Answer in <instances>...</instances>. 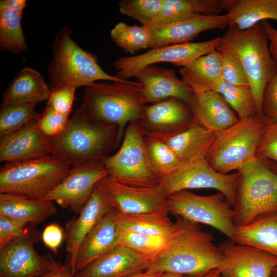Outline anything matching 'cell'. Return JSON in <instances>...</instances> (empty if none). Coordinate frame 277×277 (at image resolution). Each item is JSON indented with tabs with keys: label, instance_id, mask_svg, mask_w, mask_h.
Here are the masks:
<instances>
[{
	"label": "cell",
	"instance_id": "obj_1",
	"mask_svg": "<svg viewBox=\"0 0 277 277\" xmlns=\"http://www.w3.org/2000/svg\"><path fill=\"white\" fill-rule=\"evenodd\" d=\"M176 217V230L147 270L192 275L219 268L222 255L212 235L198 223Z\"/></svg>",
	"mask_w": 277,
	"mask_h": 277
},
{
	"label": "cell",
	"instance_id": "obj_2",
	"mask_svg": "<svg viewBox=\"0 0 277 277\" xmlns=\"http://www.w3.org/2000/svg\"><path fill=\"white\" fill-rule=\"evenodd\" d=\"M122 141L117 127L95 122L80 106L63 131L49 138L50 153L72 167L104 159Z\"/></svg>",
	"mask_w": 277,
	"mask_h": 277
},
{
	"label": "cell",
	"instance_id": "obj_3",
	"mask_svg": "<svg viewBox=\"0 0 277 277\" xmlns=\"http://www.w3.org/2000/svg\"><path fill=\"white\" fill-rule=\"evenodd\" d=\"M145 105L141 85L124 80L86 86L80 107L95 122L117 127L122 140L127 125L138 120Z\"/></svg>",
	"mask_w": 277,
	"mask_h": 277
},
{
	"label": "cell",
	"instance_id": "obj_4",
	"mask_svg": "<svg viewBox=\"0 0 277 277\" xmlns=\"http://www.w3.org/2000/svg\"><path fill=\"white\" fill-rule=\"evenodd\" d=\"M235 227L277 213V163L257 157L238 170Z\"/></svg>",
	"mask_w": 277,
	"mask_h": 277
},
{
	"label": "cell",
	"instance_id": "obj_5",
	"mask_svg": "<svg viewBox=\"0 0 277 277\" xmlns=\"http://www.w3.org/2000/svg\"><path fill=\"white\" fill-rule=\"evenodd\" d=\"M221 45L231 49L239 58L247 77L258 114L262 115L264 89L277 69L262 22L241 30L229 26Z\"/></svg>",
	"mask_w": 277,
	"mask_h": 277
},
{
	"label": "cell",
	"instance_id": "obj_6",
	"mask_svg": "<svg viewBox=\"0 0 277 277\" xmlns=\"http://www.w3.org/2000/svg\"><path fill=\"white\" fill-rule=\"evenodd\" d=\"M72 31L63 27L52 44L53 59L47 68L51 90L70 86H87L99 80L123 81L104 71L95 55L82 49L73 39Z\"/></svg>",
	"mask_w": 277,
	"mask_h": 277
},
{
	"label": "cell",
	"instance_id": "obj_7",
	"mask_svg": "<svg viewBox=\"0 0 277 277\" xmlns=\"http://www.w3.org/2000/svg\"><path fill=\"white\" fill-rule=\"evenodd\" d=\"M71 168L69 164L50 154L28 161L5 163L0 169V193L42 200L62 182Z\"/></svg>",
	"mask_w": 277,
	"mask_h": 277
},
{
	"label": "cell",
	"instance_id": "obj_8",
	"mask_svg": "<svg viewBox=\"0 0 277 277\" xmlns=\"http://www.w3.org/2000/svg\"><path fill=\"white\" fill-rule=\"evenodd\" d=\"M267 120L255 115L239 121L217 133L206 160L216 171L228 174L256 159L267 127Z\"/></svg>",
	"mask_w": 277,
	"mask_h": 277
},
{
	"label": "cell",
	"instance_id": "obj_9",
	"mask_svg": "<svg viewBox=\"0 0 277 277\" xmlns=\"http://www.w3.org/2000/svg\"><path fill=\"white\" fill-rule=\"evenodd\" d=\"M108 176L119 183L137 187H154L161 178L149 161L144 135L137 122L127 125L118 151L103 159Z\"/></svg>",
	"mask_w": 277,
	"mask_h": 277
},
{
	"label": "cell",
	"instance_id": "obj_10",
	"mask_svg": "<svg viewBox=\"0 0 277 277\" xmlns=\"http://www.w3.org/2000/svg\"><path fill=\"white\" fill-rule=\"evenodd\" d=\"M167 202L176 216L210 226L232 240L233 208L221 192L200 195L182 190L169 195Z\"/></svg>",
	"mask_w": 277,
	"mask_h": 277
},
{
	"label": "cell",
	"instance_id": "obj_11",
	"mask_svg": "<svg viewBox=\"0 0 277 277\" xmlns=\"http://www.w3.org/2000/svg\"><path fill=\"white\" fill-rule=\"evenodd\" d=\"M239 174H223L214 170L206 159L182 165L161 179L159 186L167 197L182 190L213 189L223 193L232 207L235 205Z\"/></svg>",
	"mask_w": 277,
	"mask_h": 277
},
{
	"label": "cell",
	"instance_id": "obj_12",
	"mask_svg": "<svg viewBox=\"0 0 277 277\" xmlns=\"http://www.w3.org/2000/svg\"><path fill=\"white\" fill-rule=\"evenodd\" d=\"M221 37L201 42H189L152 48L141 54L122 56L113 66L117 76L123 80L134 76L143 68L161 62L184 67L200 56L215 51L220 45Z\"/></svg>",
	"mask_w": 277,
	"mask_h": 277
},
{
	"label": "cell",
	"instance_id": "obj_13",
	"mask_svg": "<svg viewBox=\"0 0 277 277\" xmlns=\"http://www.w3.org/2000/svg\"><path fill=\"white\" fill-rule=\"evenodd\" d=\"M41 238L34 227L25 236L0 249V277H38L60 264L48 253L40 255L34 244Z\"/></svg>",
	"mask_w": 277,
	"mask_h": 277
},
{
	"label": "cell",
	"instance_id": "obj_14",
	"mask_svg": "<svg viewBox=\"0 0 277 277\" xmlns=\"http://www.w3.org/2000/svg\"><path fill=\"white\" fill-rule=\"evenodd\" d=\"M109 175L103 159L71 167L62 182L42 200L55 202L79 214L98 182Z\"/></svg>",
	"mask_w": 277,
	"mask_h": 277
},
{
	"label": "cell",
	"instance_id": "obj_15",
	"mask_svg": "<svg viewBox=\"0 0 277 277\" xmlns=\"http://www.w3.org/2000/svg\"><path fill=\"white\" fill-rule=\"evenodd\" d=\"M98 184L107 194L112 208L124 214L169 213L167 197L160 186L137 187L124 184L108 175Z\"/></svg>",
	"mask_w": 277,
	"mask_h": 277
},
{
	"label": "cell",
	"instance_id": "obj_16",
	"mask_svg": "<svg viewBox=\"0 0 277 277\" xmlns=\"http://www.w3.org/2000/svg\"><path fill=\"white\" fill-rule=\"evenodd\" d=\"M219 248L222 255L219 268L222 277H270L277 265V256L229 239Z\"/></svg>",
	"mask_w": 277,
	"mask_h": 277
},
{
	"label": "cell",
	"instance_id": "obj_17",
	"mask_svg": "<svg viewBox=\"0 0 277 277\" xmlns=\"http://www.w3.org/2000/svg\"><path fill=\"white\" fill-rule=\"evenodd\" d=\"M195 121L189 105L169 98L145 105L137 122L144 136L163 138L184 129Z\"/></svg>",
	"mask_w": 277,
	"mask_h": 277
},
{
	"label": "cell",
	"instance_id": "obj_18",
	"mask_svg": "<svg viewBox=\"0 0 277 277\" xmlns=\"http://www.w3.org/2000/svg\"><path fill=\"white\" fill-rule=\"evenodd\" d=\"M134 77L141 85L142 98L146 105L175 98L190 105L193 98L192 90L176 76L175 69L151 65L140 70Z\"/></svg>",
	"mask_w": 277,
	"mask_h": 277
},
{
	"label": "cell",
	"instance_id": "obj_19",
	"mask_svg": "<svg viewBox=\"0 0 277 277\" xmlns=\"http://www.w3.org/2000/svg\"><path fill=\"white\" fill-rule=\"evenodd\" d=\"M112 207L109 200L98 183L79 216L66 224L64 238L67 253V264L75 274V265L79 248L86 236L103 215Z\"/></svg>",
	"mask_w": 277,
	"mask_h": 277
},
{
	"label": "cell",
	"instance_id": "obj_20",
	"mask_svg": "<svg viewBox=\"0 0 277 277\" xmlns=\"http://www.w3.org/2000/svg\"><path fill=\"white\" fill-rule=\"evenodd\" d=\"M151 262V259L118 245L76 272L74 276L128 277L147 270Z\"/></svg>",
	"mask_w": 277,
	"mask_h": 277
},
{
	"label": "cell",
	"instance_id": "obj_21",
	"mask_svg": "<svg viewBox=\"0 0 277 277\" xmlns=\"http://www.w3.org/2000/svg\"><path fill=\"white\" fill-rule=\"evenodd\" d=\"M49 138L39 129L37 121L0 137V161L13 163L50 155Z\"/></svg>",
	"mask_w": 277,
	"mask_h": 277
},
{
	"label": "cell",
	"instance_id": "obj_22",
	"mask_svg": "<svg viewBox=\"0 0 277 277\" xmlns=\"http://www.w3.org/2000/svg\"><path fill=\"white\" fill-rule=\"evenodd\" d=\"M229 27L227 14L201 15L166 25L152 26L149 48L189 43L202 32Z\"/></svg>",
	"mask_w": 277,
	"mask_h": 277
},
{
	"label": "cell",
	"instance_id": "obj_23",
	"mask_svg": "<svg viewBox=\"0 0 277 277\" xmlns=\"http://www.w3.org/2000/svg\"><path fill=\"white\" fill-rule=\"evenodd\" d=\"M117 216L118 212L110 208L86 236L77 252L75 274L104 253L120 245L121 232Z\"/></svg>",
	"mask_w": 277,
	"mask_h": 277
},
{
	"label": "cell",
	"instance_id": "obj_24",
	"mask_svg": "<svg viewBox=\"0 0 277 277\" xmlns=\"http://www.w3.org/2000/svg\"><path fill=\"white\" fill-rule=\"evenodd\" d=\"M217 132L195 121L171 135L161 138L169 146L182 165L206 159Z\"/></svg>",
	"mask_w": 277,
	"mask_h": 277
},
{
	"label": "cell",
	"instance_id": "obj_25",
	"mask_svg": "<svg viewBox=\"0 0 277 277\" xmlns=\"http://www.w3.org/2000/svg\"><path fill=\"white\" fill-rule=\"evenodd\" d=\"M189 106L196 121L215 132L230 127L239 120L223 96L213 91L193 93Z\"/></svg>",
	"mask_w": 277,
	"mask_h": 277
},
{
	"label": "cell",
	"instance_id": "obj_26",
	"mask_svg": "<svg viewBox=\"0 0 277 277\" xmlns=\"http://www.w3.org/2000/svg\"><path fill=\"white\" fill-rule=\"evenodd\" d=\"M51 89L39 72L25 67L11 81L3 95L4 104H37L48 100Z\"/></svg>",
	"mask_w": 277,
	"mask_h": 277
},
{
	"label": "cell",
	"instance_id": "obj_27",
	"mask_svg": "<svg viewBox=\"0 0 277 277\" xmlns=\"http://www.w3.org/2000/svg\"><path fill=\"white\" fill-rule=\"evenodd\" d=\"M53 202L33 200L8 193H0V214L35 225L56 214Z\"/></svg>",
	"mask_w": 277,
	"mask_h": 277
},
{
	"label": "cell",
	"instance_id": "obj_28",
	"mask_svg": "<svg viewBox=\"0 0 277 277\" xmlns=\"http://www.w3.org/2000/svg\"><path fill=\"white\" fill-rule=\"evenodd\" d=\"M229 26L241 30L267 19L277 21V0H224Z\"/></svg>",
	"mask_w": 277,
	"mask_h": 277
},
{
	"label": "cell",
	"instance_id": "obj_29",
	"mask_svg": "<svg viewBox=\"0 0 277 277\" xmlns=\"http://www.w3.org/2000/svg\"><path fill=\"white\" fill-rule=\"evenodd\" d=\"M232 240L277 256V213L263 216L245 226H234Z\"/></svg>",
	"mask_w": 277,
	"mask_h": 277
},
{
	"label": "cell",
	"instance_id": "obj_30",
	"mask_svg": "<svg viewBox=\"0 0 277 277\" xmlns=\"http://www.w3.org/2000/svg\"><path fill=\"white\" fill-rule=\"evenodd\" d=\"M182 80L193 93L204 91L212 83L222 77V56L215 50L203 55L180 70Z\"/></svg>",
	"mask_w": 277,
	"mask_h": 277
},
{
	"label": "cell",
	"instance_id": "obj_31",
	"mask_svg": "<svg viewBox=\"0 0 277 277\" xmlns=\"http://www.w3.org/2000/svg\"><path fill=\"white\" fill-rule=\"evenodd\" d=\"M166 213L124 214L118 212L117 221L121 231L168 238L176 230Z\"/></svg>",
	"mask_w": 277,
	"mask_h": 277
},
{
	"label": "cell",
	"instance_id": "obj_32",
	"mask_svg": "<svg viewBox=\"0 0 277 277\" xmlns=\"http://www.w3.org/2000/svg\"><path fill=\"white\" fill-rule=\"evenodd\" d=\"M212 5L209 0H164L152 26L166 25L196 17L209 15Z\"/></svg>",
	"mask_w": 277,
	"mask_h": 277
},
{
	"label": "cell",
	"instance_id": "obj_33",
	"mask_svg": "<svg viewBox=\"0 0 277 277\" xmlns=\"http://www.w3.org/2000/svg\"><path fill=\"white\" fill-rule=\"evenodd\" d=\"M23 11L9 8H0V48L19 54L28 46L21 21Z\"/></svg>",
	"mask_w": 277,
	"mask_h": 277
},
{
	"label": "cell",
	"instance_id": "obj_34",
	"mask_svg": "<svg viewBox=\"0 0 277 277\" xmlns=\"http://www.w3.org/2000/svg\"><path fill=\"white\" fill-rule=\"evenodd\" d=\"M207 90L216 92L223 96L239 119L258 115L249 87L232 85L222 78L212 83L205 91Z\"/></svg>",
	"mask_w": 277,
	"mask_h": 277
},
{
	"label": "cell",
	"instance_id": "obj_35",
	"mask_svg": "<svg viewBox=\"0 0 277 277\" xmlns=\"http://www.w3.org/2000/svg\"><path fill=\"white\" fill-rule=\"evenodd\" d=\"M144 143L150 164L161 179L182 165L172 149L162 138L144 136Z\"/></svg>",
	"mask_w": 277,
	"mask_h": 277
},
{
	"label": "cell",
	"instance_id": "obj_36",
	"mask_svg": "<svg viewBox=\"0 0 277 277\" xmlns=\"http://www.w3.org/2000/svg\"><path fill=\"white\" fill-rule=\"evenodd\" d=\"M112 41L125 52L136 51L149 47L151 37L150 26H129L124 22L116 24L110 31Z\"/></svg>",
	"mask_w": 277,
	"mask_h": 277
},
{
	"label": "cell",
	"instance_id": "obj_37",
	"mask_svg": "<svg viewBox=\"0 0 277 277\" xmlns=\"http://www.w3.org/2000/svg\"><path fill=\"white\" fill-rule=\"evenodd\" d=\"M36 104H4L0 110V137L11 133L41 116Z\"/></svg>",
	"mask_w": 277,
	"mask_h": 277
},
{
	"label": "cell",
	"instance_id": "obj_38",
	"mask_svg": "<svg viewBox=\"0 0 277 277\" xmlns=\"http://www.w3.org/2000/svg\"><path fill=\"white\" fill-rule=\"evenodd\" d=\"M120 232V245L126 246L152 261L164 248L170 237L154 236L121 230Z\"/></svg>",
	"mask_w": 277,
	"mask_h": 277
},
{
	"label": "cell",
	"instance_id": "obj_39",
	"mask_svg": "<svg viewBox=\"0 0 277 277\" xmlns=\"http://www.w3.org/2000/svg\"><path fill=\"white\" fill-rule=\"evenodd\" d=\"M164 0H122L120 12L143 25L151 26L158 16Z\"/></svg>",
	"mask_w": 277,
	"mask_h": 277
},
{
	"label": "cell",
	"instance_id": "obj_40",
	"mask_svg": "<svg viewBox=\"0 0 277 277\" xmlns=\"http://www.w3.org/2000/svg\"><path fill=\"white\" fill-rule=\"evenodd\" d=\"M216 50L222 56V77L226 83L236 86L249 87L245 71L235 54L220 44Z\"/></svg>",
	"mask_w": 277,
	"mask_h": 277
},
{
	"label": "cell",
	"instance_id": "obj_41",
	"mask_svg": "<svg viewBox=\"0 0 277 277\" xmlns=\"http://www.w3.org/2000/svg\"><path fill=\"white\" fill-rule=\"evenodd\" d=\"M69 118L53 109L48 105L37 121L40 131L48 138L54 137L61 133L66 126Z\"/></svg>",
	"mask_w": 277,
	"mask_h": 277
},
{
	"label": "cell",
	"instance_id": "obj_42",
	"mask_svg": "<svg viewBox=\"0 0 277 277\" xmlns=\"http://www.w3.org/2000/svg\"><path fill=\"white\" fill-rule=\"evenodd\" d=\"M28 224L0 214V249L14 240L28 235Z\"/></svg>",
	"mask_w": 277,
	"mask_h": 277
},
{
	"label": "cell",
	"instance_id": "obj_43",
	"mask_svg": "<svg viewBox=\"0 0 277 277\" xmlns=\"http://www.w3.org/2000/svg\"><path fill=\"white\" fill-rule=\"evenodd\" d=\"M76 89L73 86H66L51 90L46 105L56 112L69 117Z\"/></svg>",
	"mask_w": 277,
	"mask_h": 277
},
{
	"label": "cell",
	"instance_id": "obj_44",
	"mask_svg": "<svg viewBox=\"0 0 277 277\" xmlns=\"http://www.w3.org/2000/svg\"><path fill=\"white\" fill-rule=\"evenodd\" d=\"M265 118L267 127L258 147L256 157L270 160L277 163V121Z\"/></svg>",
	"mask_w": 277,
	"mask_h": 277
},
{
	"label": "cell",
	"instance_id": "obj_45",
	"mask_svg": "<svg viewBox=\"0 0 277 277\" xmlns=\"http://www.w3.org/2000/svg\"><path fill=\"white\" fill-rule=\"evenodd\" d=\"M262 115L269 120L277 121V69L264 89Z\"/></svg>",
	"mask_w": 277,
	"mask_h": 277
},
{
	"label": "cell",
	"instance_id": "obj_46",
	"mask_svg": "<svg viewBox=\"0 0 277 277\" xmlns=\"http://www.w3.org/2000/svg\"><path fill=\"white\" fill-rule=\"evenodd\" d=\"M64 235L61 226L56 223L47 225L44 229L42 239L44 244L53 252L57 253L58 248L60 246Z\"/></svg>",
	"mask_w": 277,
	"mask_h": 277
},
{
	"label": "cell",
	"instance_id": "obj_47",
	"mask_svg": "<svg viewBox=\"0 0 277 277\" xmlns=\"http://www.w3.org/2000/svg\"><path fill=\"white\" fill-rule=\"evenodd\" d=\"M262 23L269 41L270 53L277 61V29L267 21H264Z\"/></svg>",
	"mask_w": 277,
	"mask_h": 277
},
{
	"label": "cell",
	"instance_id": "obj_48",
	"mask_svg": "<svg viewBox=\"0 0 277 277\" xmlns=\"http://www.w3.org/2000/svg\"><path fill=\"white\" fill-rule=\"evenodd\" d=\"M38 277H75L72 273L70 266L61 263L52 270Z\"/></svg>",
	"mask_w": 277,
	"mask_h": 277
},
{
	"label": "cell",
	"instance_id": "obj_49",
	"mask_svg": "<svg viewBox=\"0 0 277 277\" xmlns=\"http://www.w3.org/2000/svg\"><path fill=\"white\" fill-rule=\"evenodd\" d=\"M26 0H2L0 2V8H9L23 11L26 7Z\"/></svg>",
	"mask_w": 277,
	"mask_h": 277
},
{
	"label": "cell",
	"instance_id": "obj_50",
	"mask_svg": "<svg viewBox=\"0 0 277 277\" xmlns=\"http://www.w3.org/2000/svg\"><path fill=\"white\" fill-rule=\"evenodd\" d=\"M220 275V271L219 268L211 270L205 273L196 275H186L184 277H219Z\"/></svg>",
	"mask_w": 277,
	"mask_h": 277
},
{
	"label": "cell",
	"instance_id": "obj_51",
	"mask_svg": "<svg viewBox=\"0 0 277 277\" xmlns=\"http://www.w3.org/2000/svg\"><path fill=\"white\" fill-rule=\"evenodd\" d=\"M164 273H154L146 270L128 277H162Z\"/></svg>",
	"mask_w": 277,
	"mask_h": 277
},
{
	"label": "cell",
	"instance_id": "obj_52",
	"mask_svg": "<svg viewBox=\"0 0 277 277\" xmlns=\"http://www.w3.org/2000/svg\"><path fill=\"white\" fill-rule=\"evenodd\" d=\"M162 277H184V275L176 273L166 272L164 273Z\"/></svg>",
	"mask_w": 277,
	"mask_h": 277
},
{
	"label": "cell",
	"instance_id": "obj_53",
	"mask_svg": "<svg viewBox=\"0 0 277 277\" xmlns=\"http://www.w3.org/2000/svg\"><path fill=\"white\" fill-rule=\"evenodd\" d=\"M270 277H277V265L273 268Z\"/></svg>",
	"mask_w": 277,
	"mask_h": 277
},
{
	"label": "cell",
	"instance_id": "obj_54",
	"mask_svg": "<svg viewBox=\"0 0 277 277\" xmlns=\"http://www.w3.org/2000/svg\"><path fill=\"white\" fill-rule=\"evenodd\" d=\"M219 277H222V276L220 275V276Z\"/></svg>",
	"mask_w": 277,
	"mask_h": 277
}]
</instances>
